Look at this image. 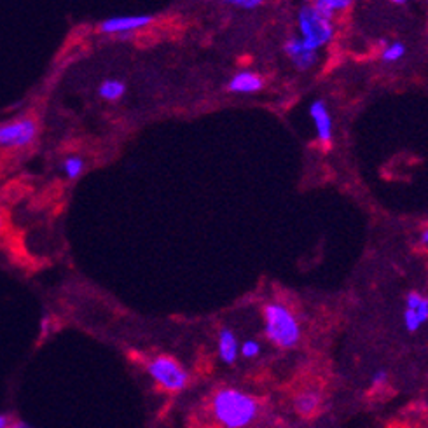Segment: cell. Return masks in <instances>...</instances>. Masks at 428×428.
I'll return each mask as SVG.
<instances>
[{"label":"cell","mask_w":428,"mask_h":428,"mask_svg":"<svg viewBox=\"0 0 428 428\" xmlns=\"http://www.w3.org/2000/svg\"><path fill=\"white\" fill-rule=\"evenodd\" d=\"M212 413L224 428H247L259 414V402L238 388H220L212 397Z\"/></svg>","instance_id":"cell-1"},{"label":"cell","mask_w":428,"mask_h":428,"mask_svg":"<svg viewBox=\"0 0 428 428\" xmlns=\"http://www.w3.org/2000/svg\"><path fill=\"white\" fill-rule=\"evenodd\" d=\"M266 336L280 348H294L301 339V327L287 306L271 302L264 308Z\"/></svg>","instance_id":"cell-2"},{"label":"cell","mask_w":428,"mask_h":428,"mask_svg":"<svg viewBox=\"0 0 428 428\" xmlns=\"http://www.w3.org/2000/svg\"><path fill=\"white\" fill-rule=\"evenodd\" d=\"M147 372L158 386L166 392H182L189 383L188 371L170 355H158L147 362Z\"/></svg>","instance_id":"cell-3"},{"label":"cell","mask_w":428,"mask_h":428,"mask_svg":"<svg viewBox=\"0 0 428 428\" xmlns=\"http://www.w3.org/2000/svg\"><path fill=\"white\" fill-rule=\"evenodd\" d=\"M39 137V121L32 115L8 121L0 124V149L22 151L30 147Z\"/></svg>","instance_id":"cell-4"},{"label":"cell","mask_w":428,"mask_h":428,"mask_svg":"<svg viewBox=\"0 0 428 428\" xmlns=\"http://www.w3.org/2000/svg\"><path fill=\"white\" fill-rule=\"evenodd\" d=\"M299 30H301L299 39L311 51H317L318 47L325 46L334 33L332 22L318 15L313 6H306L299 11Z\"/></svg>","instance_id":"cell-5"},{"label":"cell","mask_w":428,"mask_h":428,"mask_svg":"<svg viewBox=\"0 0 428 428\" xmlns=\"http://www.w3.org/2000/svg\"><path fill=\"white\" fill-rule=\"evenodd\" d=\"M154 22L151 15H130V16H110L98 25V32L104 35H122L133 33L145 28Z\"/></svg>","instance_id":"cell-6"},{"label":"cell","mask_w":428,"mask_h":428,"mask_svg":"<svg viewBox=\"0 0 428 428\" xmlns=\"http://www.w3.org/2000/svg\"><path fill=\"white\" fill-rule=\"evenodd\" d=\"M310 115L317 128V137L322 145L331 147L332 144V117L322 100H315L310 107Z\"/></svg>","instance_id":"cell-7"},{"label":"cell","mask_w":428,"mask_h":428,"mask_svg":"<svg viewBox=\"0 0 428 428\" xmlns=\"http://www.w3.org/2000/svg\"><path fill=\"white\" fill-rule=\"evenodd\" d=\"M285 53L290 56L299 70H308L317 63V51H311L302 44L299 37H292L285 44Z\"/></svg>","instance_id":"cell-8"},{"label":"cell","mask_w":428,"mask_h":428,"mask_svg":"<svg viewBox=\"0 0 428 428\" xmlns=\"http://www.w3.org/2000/svg\"><path fill=\"white\" fill-rule=\"evenodd\" d=\"M263 86L264 83L261 76L254 72H240L229 81L227 90L231 93H257V91L263 90Z\"/></svg>","instance_id":"cell-9"},{"label":"cell","mask_w":428,"mask_h":428,"mask_svg":"<svg viewBox=\"0 0 428 428\" xmlns=\"http://www.w3.org/2000/svg\"><path fill=\"white\" fill-rule=\"evenodd\" d=\"M240 355V345L231 329H220L219 332V356L224 363H234Z\"/></svg>","instance_id":"cell-10"},{"label":"cell","mask_w":428,"mask_h":428,"mask_svg":"<svg viewBox=\"0 0 428 428\" xmlns=\"http://www.w3.org/2000/svg\"><path fill=\"white\" fill-rule=\"evenodd\" d=\"M320 404H322L320 393L301 392L294 399V409L297 414L308 418V416H313V414L317 413L318 407H320Z\"/></svg>","instance_id":"cell-11"},{"label":"cell","mask_w":428,"mask_h":428,"mask_svg":"<svg viewBox=\"0 0 428 428\" xmlns=\"http://www.w3.org/2000/svg\"><path fill=\"white\" fill-rule=\"evenodd\" d=\"M126 93V84L119 79H105L98 86V94L105 101H119Z\"/></svg>","instance_id":"cell-12"},{"label":"cell","mask_w":428,"mask_h":428,"mask_svg":"<svg viewBox=\"0 0 428 428\" xmlns=\"http://www.w3.org/2000/svg\"><path fill=\"white\" fill-rule=\"evenodd\" d=\"M406 308L413 310L418 315L421 324L428 322V297H425L420 292H409L406 297Z\"/></svg>","instance_id":"cell-13"},{"label":"cell","mask_w":428,"mask_h":428,"mask_svg":"<svg viewBox=\"0 0 428 428\" xmlns=\"http://www.w3.org/2000/svg\"><path fill=\"white\" fill-rule=\"evenodd\" d=\"M348 6H349L348 0H318V2H315L313 4V8L317 9L318 15H322L325 19L332 22L334 13L343 11V9H346Z\"/></svg>","instance_id":"cell-14"},{"label":"cell","mask_w":428,"mask_h":428,"mask_svg":"<svg viewBox=\"0 0 428 428\" xmlns=\"http://www.w3.org/2000/svg\"><path fill=\"white\" fill-rule=\"evenodd\" d=\"M84 168H86V161L79 156H69V158L63 159V165H61V170L65 173V176L69 180H77L81 175H83Z\"/></svg>","instance_id":"cell-15"},{"label":"cell","mask_w":428,"mask_h":428,"mask_svg":"<svg viewBox=\"0 0 428 428\" xmlns=\"http://www.w3.org/2000/svg\"><path fill=\"white\" fill-rule=\"evenodd\" d=\"M406 54V46H404L402 42H393L388 44V46L385 47V51H383L381 58L383 61H388V63H392V61H399L400 58Z\"/></svg>","instance_id":"cell-16"},{"label":"cell","mask_w":428,"mask_h":428,"mask_svg":"<svg viewBox=\"0 0 428 428\" xmlns=\"http://www.w3.org/2000/svg\"><path fill=\"white\" fill-rule=\"evenodd\" d=\"M240 353L245 359H256L261 353V345L256 339H249V341H245L243 345L240 346Z\"/></svg>","instance_id":"cell-17"},{"label":"cell","mask_w":428,"mask_h":428,"mask_svg":"<svg viewBox=\"0 0 428 428\" xmlns=\"http://www.w3.org/2000/svg\"><path fill=\"white\" fill-rule=\"evenodd\" d=\"M404 325H406V329L409 332H416L420 331V327L423 324H421L420 318H418V315L414 313L413 310H407L406 308V311H404Z\"/></svg>","instance_id":"cell-18"},{"label":"cell","mask_w":428,"mask_h":428,"mask_svg":"<svg viewBox=\"0 0 428 428\" xmlns=\"http://www.w3.org/2000/svg\"><path fill=\"white\" fill-rule=\"evenodd\" d=\"M233 6H236V8H241V9H256V8H259L261 2L259 0H234Z\"/></svg>","instance_id":"cell-19"},{"label":"cell","mask_w":428,"mask_h":428,"mask_svg":"<svg viewBox=\"0 0 428 428\" xmlns=\"http://www.w3.org/2000/svg\"><path fill=\"white\" fill-rule=\"evenodd\" d=\"M386 379H388V374H386V371H376L371 378V385L372 386H383L386 383Z\"/></svg>","instance_id":"cell-20"},{"label":"cell","mask_w":428,"mask_h":428,"mask_svg":"<svg viewBox=\"0 0 428 428\" xmlns=\"http://www.w3.org/2000/svg\"><path fill=\"white\" fill-rule=\"evenodd\" d=\"M8 428H33V427H30V425L18 421V423H9Z\"/></svg>","instance_id":"cell-21"},{"label":"cell","mask_w":428,"mask_h":428,"mask_svg":"<svg viewBox=\"0 0 428 428\" xmlns=\"http://www.w3.org/2000/svg\"><path fill=\"white\" fill-rule=\"evenodd\" d=\"M9 420L8 416H4V414H0V428H8Z\"/></svg>","instance_id":"cell-22"},{"label":"cell","mask_w":428,"mask_h":428,"mask_svg":"<svg viewBox=\"0 0 428 428\" xmlns=\"http://www.w3.org/2000/svg\"><path fill=\"white\" fill-rule=\"evenodd\" d=\"M421 243L428 247V229H425L423 234H421Z\"/></svg>","instance_id":"cell-23"},{"label":"cell","mask_w":428,"mask_h":428,"mask_svg":"<svg viewBox=\"0 0 428 428\" xmlns=\"http://www.w3.org/2000/svg\"><path fill=\"white\" fill-rule=\"evenodd\" d=\"M4 231V213H2V210H0V233Z\"/></svg>","instance_id":"cell-24"}]
</instances>
